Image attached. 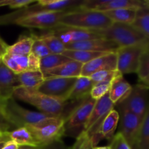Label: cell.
Here are the masks:
<instances>
[{
	"instance_id": "obj_1",
	"label": "cell",
	"mask_w": 149,
	"mask_h": 149,
	"mask_svg": "<svg viewBox=\"0 0 149 149\" xmlns=\"http://www.w3.org/2000/svg\"><path fill=\"white\" fill-rule=\"evenodd\" d=\"M113 22L103 13L80 8L68 11L59 21L60 26L94 32L105 30Z\"/></svg>"
},
{
	"instance_id": "obj_2",
	"label": "cell",
	"mask_w": 149,
	"mask_h": 149,
	"mask_svg": "<svg viewBox=\"0 0 149 149\" xmlns=\"http://www.w3.org/2000/svg\"><path fill=\"white\" fill-rule=\"evenodd\" d=\"M83 0H39L17 9L16 11L0 16V25L13 24L15 20L36 13L47 11H68L80 8Z\"/></svg>"
},
{
	"instance_id": "obj_3",
	"label": "cell",
	"mask_w": 149,
	"mask_h": 149,
	"mask_svg": "<svg viewBox=\"0 0 149 149\" xmlns=\"http://www.w3.org/2000/svg\"><path fill=\"white\" fill-rule=\"evenodd\" d=\"M14 99L23 101L39 109L42 113L54 117H63L66 102H63L39 93L36 89L19 87L13 93Z\"/></svg>"
},
{
	"instance_id": "obj_4",
	"label": "cell",
	"mask_w": 149,
	"mask_h": 149,
	"mask_svg": "<svg viewBox=\"0 0 149 149\" xmlns=\"http://www.w3.org/2000/svg\"><path fill=\"white\" fill-rule=\"evenodd\" d=\"M96 33L116 43L119 47L130 46L149 47V41L132 25L113 23L108 29Z\"/></svg>"
},
{
	"instance_id": "obj_5",
	"label": "cell",
	"mask_w": 149,
	"mask_h": 149,
	"mask_svg": "<svg viewBox=\"0 0 149 149\" xmlns=\"http://www.w3.org/2000/svg\"><path fill=\"white\" fill-rule=\"evenodd\" d=\"M4 112L17 128L40 125L54 118V116H49L40 111L28 110L17 104L13 97L7 100Z\"/></svg>"
},
{
	"instance_id": "obj_6",
	"label": "cell",
	"mask_w": 149,
	"mask_h": 149,
	"mask_svg": "<svg viewBox=\"0 0 149 149\" xmlns=\"http://www.w3.org/2000/svg\"><path fill=\"white\" fill-rule=\"evenodd\" d=\"M95 102V100L88 97L78 103L65 118V134L71 136L77 134V137L80 135L90 118Z\"/></svg>"
},
{
	"instance_id": "obj_7",
	"label": "cell",
	"mask_w": 149,
	"mask_h": 149,
	"mask_svg": "<svg viewBox=\"0 0 149 149\" xmlns=\"http://www.w3.org/2000/svg\"><path fill=\"white\" fill-rule=\"evenodd\" d=\"M65 118L54 117L40 125L26 126L40 147L47 143L61 139L65 135Z\"/></svg>"
},
{
	"instance_id": "obj_8",
	"label": "cell",
	"mask_w": 149,
	"mask_h": 149,
	"mask_svg": "<svg viewBox=\"0 0 149 149\" xmlns=\"http://www.w3.org/2000/svg\"><path fill=\"white\" fill-rule=\"evenodd\" d=\"M148 103L149 88L139 83L132 86L129 95L116 106L119 111H127L143 119Z\"/></svg>"
},
{
	"instance_id": "obj_9",
	"label": "cell",
	"mask_w": 149,
	"mask_h": 149,
	"mask_svg": "<svg viewBox=\"0 0 149 149\" xmlns=\"http://www.w3.org/2000/svg\"><path fill=\"white\" fill-rule=\"evenodd\" d=\"M78 77H52L45 81L36 89L39 93L63 102L68 101L70 94Z\"/></svg>"
},
{
	"instance_id": "obj_10",
	"label": "cell",
	"mask_w": 149,
	"mask_h": 149,
	"mask_svg": "<svg viewBox=\"0 0 149 149\" xmlns=\"http://www.w3.org/2000/svg\"><path fill=\"white\" fill-rule=\"evenodd\" d=\"M68 11H47L36 13L28 17L15 20L13 24L23 26L28 29H38L52 30L59 26L61 17Z\"/></svg>"
},
{
	"instance_id": "obj_11",
	"label": "cell",
	"mask_w": 149,
	"mask_h": 149,
	"mask_svg": "<svg viewBox=\"0 0 149 149\" xmlns=\"http://www.w3.org/2000/svg\"><path fill=\"white\" fill-rule=\"evenodd\" d=\"M148 4V1L142 0H83L80 9L103 13L123 8L139 10Z\"/></svg>"
},
{
	"instance_id": "obj_12",
	"label": "cell",
	"mask_w": 149,
	"mask_h": 149,
	"mask_svg": "<svg viewBox=\"0 0 149 149\" xmlns=\"http://www.w3.org/2000/svg\"><path fill=\"white\" fill-rule=\"evenodd\" d=\"M146 49L147 47L141 46L119 47L116 50L117 71L122 75L137 73L141 54Z\"/></svg>"
},
{
	"instance_id": "obj_13",
	"label": "cell",
	"mask_w": 149,
	"mask_h": 149,
	"mask_svg": "<svg viewBox=\"0 0 149 149\" xmlns=\"http://www.w3.org/2000/svg\"><path fill=\"white\" fill-rule=\"evenodd\" d=\"M114 106L115 105L109 97V93L96 100L90 118L81 132H84L92 138L97 132L105 117L113 110Z\"/></svg>"
},
{
	"instance_id": "obj_14",
	"label": "cell",
	"mask_w": 149,
	"mask_h": 149,
	"mask_svg": "<svg viewBox=\"0 0 149 149\" xmlns=\"http://www.w3.org/2000/svg\"><path fill=\"white\" fill-rule=\"evenodd\" d=\"M1 60L7 68L16 74L25 71L40 70V59L33 53L20 56L4 52L1 55Z\"/></svg>"
},
{
	"instance_id": "obj_15",
	"label": "cell",
	"mask_w": 149,
	"mask_h": 149,
	"mask_svg": "<svg viewBox=\"0 0 149 149\" xmlns=\"http://www.w3.org/2000/svg\"><path fill=\"white\" fill-rule=\"evenodd\" d=\"M119 131L132 149H134L143 119L127 111H120Z\"/></svg>"
},
{
	"instance_id": "obj_16",
	"label": "cell",
	"mask_w": 149,
	"mask_h": 149,
	"mask_svg": "<svg viewBox=\"0 0 149 149\" xmlns=\"http://www.w3.org/2000/svg\"><path fill=\"white\" fill-rule=\"evenodd\" d=\"M49 31L65 45L102 37L96 32L63 26H59Z\"/></svg>"
},
{
	"instance_id": "obj_17",
	"label": "cell",
	"mask_w": 149,
	"mask_h": 149,
	"mask_svg": "<svg viewBox=\"0 0 149 149\" xmlns=\"http://www.w3.org/2000/svg\"><path fill=\"white\" fill-rule=\"evenodd\" d=\"M116 70H117L116 52H108L87 63L83 64L80 77H90L93 74L99 71Z\"/></svg>"
},
{
	"instance_id": "obj_18",
	"label": "cell",
	"mask_w": 149,
	"mask_h": 149,
	"mask_svg": "<svg viewBox=\"0 0 149 149\" xmlns=\"http://www.w3.org/2000/svg\"><path fill=\"white\" fill-rule=\"evenodd\" d=\"M65 48H66V49H70V50L113 52H116V50L119 49V46L112 41L109 40L106 38L101 37L66 45Z\"/></svg>"
},
{
	"instance_id": "obj_19",
	"label": "cell",
	"mask_w": 149,
	"mask_h": 149,
	"mask_svg": "<svg viewBox=\"0 0 149 149\" xmlns=\"http://www.w3.org/2000/svg\"><path fill=\"white\" fill-rule=\"evenodd\" d=\"M20 87L17 74L7 68L0 61V97L4 100L12 98L13 93Z\"/></svg>"
},
{
	"instance_id": "obj_20",
	"label": "cell",
	"mask_w": 149,
	"mask_h": 149,
	"mask_svg": "<svg viewBox=\"0 0 149 149\" xmlns=\"http://www.w3.org/2000/svg\"><path fill=\"white\" fill-rule=\"evenodd\" d=\"M119 122V113L114 109L111 111L103 119L97 132L92 137L94 146H96L99 141L106 139L111 141L114 136V132Z\"/></svg>"
},
{
	"instance_id": "obj_21",
	"label": "cell",
	"mask_w": 149,
	"mask_h": 149,
	"mask_svg": "<svg viewBox=\"0 0 149 149\" xmlns=\"http://www.w3.org/2000/svg\"><path fill=\"white\" fill-rule=\"evenodd\" d=\"M83 64L74 61L60 65L52 69L43 71L45 79L52 77H63V78H71L79 77L81 76V68Z\"/></svg>"
},
{
	"instance_id": "obj_22",
	"label": "cell",
	"mask_w": 149,
	"mask_h": 149,
	"mask_svg": "<svg viewBox=\"0 0 149 149\" xmlns=\"http://www.w3.org/2000/svg\"><path fill=\"white\" fill-rule=\"evenodd\" d=\"M94 84L95 83L90 77H78L70 94L68 101L78 103L87 97H90V93Z\"/></svg>"
},
{
	"instance_id": "obj_23",
	"label": "cell",
	"mask_w": 149,
	"mask_h": 149,
	"mask_svg": "<svg viewBox=\"0 0 149 149\" xmlns=\"http://www.w3.org/2000/svg\"><path fill=\"white\" fill-rule=\"evenodd\" d=\"M132 86L125 79L123 75L119 76L112 81L109 95L111 100L115 106L120 103L129 95L132 90Z\"/></svg>"
},
{
	"instance_id": "obj_24",
	"label": "cell",
	"mask_w": 149,
	"mask_h": 149,
	"mask_svg": "<svg viewBox=\"0 0 149 149\" xmlns=\"http://www.w3.org/2000/svg\"><path fill=\"white\" fill-rule=\"evenodd\" d=\"M10 140L14 141L20 146L30 147V148H40L39 143L36 141L34 137L29 129L26 127L16 128L7 132Z\"/></svg>"
},
{
	"instance_id": "obj_25",
	"label": "cell",
	"mask_w": 149,
	"mask_h": 149,
	"mask_svg": "<svg viewBox=\"0 0 149 149\" xmlns=\"http://www.w3.org/2000/svg\"><path fill=\"white\" fill-rule=\"evenodd\" d=\"M34 42V35L23 36L12 45H7L5 49L6 53L13 55H28L31 53V48Z\"/></svg>"
},
{
	"instance_id": "obj_26",
	"label": "cell",
	"mask_w": 149,
	"mask_h": 149,
	"mask_svg": "<svg viewBox=\"0 0 149 149\" xmlns=\"http://www.w3.org/2000/svg\"><path fill=\"white\" fill-rule=\"evenodd\" d=\"M138 10L136 9L123 8L103 12V13L113 23L132 25L136 18Z\"/></svg>"
},
{
	"instance_id": "obj_27",
	"label": "cell",
	"mask_w": 149,
	"mask_h": 149,
	"mask_svg": "<svg viewBox=\"0 0 149 149\" xmlns=\"http://www.w3.org/2000/svg\"><path fill=\"white\" fill-rule=\"evenodd\" d=\"M20 87L28 89H36L44 81L45 77L40 70L29 71L17 74Z\"/></svg>"
},
{
	"instance_id": "obj_28",
	"label": "cell",
	"mask_w": 149,
	"mask_h": 149,
	"mask_svg": "<svg viewBox=\"0 0 149 149\" xmlns=\"http://www.w3.org/2000/svg\"><path fill=\"white\" fill-rule=\"evenodd\" d=\"M108 52H91V51L85 50H70V49H65L63 55L66 56L71 61H77L81 64H85L90 61H93V59Z\"/></svg>"
},
{
	"instance_id": "obj_29",
	"label": "cell",
	"mask_w": 149,
	"mask_h": 149,
	"mask_svg": "<svg viewBox=\"0 0 149 149\" xmlns=\"http://www.w3.org/2000/svg\"><path fill=\"white\" fill-rule=\"evenodd\" d=\"M134 149H149V103Z\"/></svg>"
},
{
	"instance_id": "obj_30",
	"label": "cell",
	"mask_w": 149,
	"mask_h": 149,
	"mask_svg": "<svg viewBox=\"0 0 149 149\" xmlns=\"http://www.w3.org/2000/svg\"><path fill=\"white\" fill-rule=\"evenodd\" d=\"M132 26L139 30L149 41V1L148 5L138 10Z\"/></svg>"
},
{
	"instance_id": "obj_31",
	"label": "cell",
	"mask_w": 149,
	"mask_h": 149,
	"mask_svg": "<svg viewBox=\"0 0 149 149\" xmlns=\"http://www.w3.org/2000/svg\"><path fill=\"white\" fill-rule=\"evenodd\" d=\"M38 37L46 45L51 54H63L66 49L65 45L51 31L39 35Z\"/></svg>"
},
{
	"instance_id": "obj_32",
	"label": "cell",
	"mask_w": 149,
	"mask_h": 149,
	"mask_svg": "<svg viewBox=\"0 0 149 149\" xmlns=\"http://www.w3.org/2000/svg\"><path fill=\"white\" fill-rule=\"evenodd\" d=\"M71 61L63 54H49L40 59V71H45Z\"/></svg>"
},
{
	"instance_id": "obj_33",
	"label": "cell",
	"mask_w": 149,
	"mask_h": 149,
	"mask_svg": "<svg viewBox=\"0 0 149 149\" xmlns=\"http://www.w3.org/2000/svg\"><path fill=\"white\" fill-rule=\"evenodd\" d=\"M137 74L141 84L145 85L149 82V48L141 54Z\"/></svg>"
},
{
	"instance_id": "obj_34",
	"label": "cell",
	"mask_w": 149,
	"mask_h": 149,
	"mask_svg": "<svg viewBox=\"0 0 149 149\" xmlns=\"http://www.w3.org/2000/svg\"><path fill=\"white\" fill-rule=\"evenodd\" d=\"M117 70L116 71H102L95 73L90 77L92 81L96 84L99 82H105V81H113L116 78L122 76Z\"/></svg>"
},
{
	"instance_id": "obj_35",
	"label": "cell",
	"mask_w": 149,
	"mask_h": 149,
	"mask_svg": "<svg viewBox=\"0 0 149 149\" xmlns=\"http://www.w3.org/2000/svg\"><path fill=\"white\" fill-rule=\"evenodd\" d=\"M112 81H105V82H99L94 84L90 93V97L94 100H97L106 94L109 93Z\"/></svg>"
},
{
	"instance_id": "obj_36",
	"label": "cell",
	"mask_w": 149,
	"mask_h": 149,
	"mask_svg": "<svg viewBox=\"0 0 149 149\" xmlns=\"http://www.w3.org/2000/svg\"><path fill=\"white\" fill-rule=\"evenodd\" d=\"M31 53L41 59L49 55L51 52H49L46 45L38 37V36L34 35V42L31 48Z\"/></svg>"
},
{
	"instance_id": "obj_37",
	"label": "cell",
	"mask_w": 149,
	"mask_h": 149,
	"mask_svg": "<svg viewBox=\"0 0 149 149\" xmlns=\"http://www.w3.org/2000/svg\"><path fill=\"white\" fill-rule=\"evenodd\" d=\"M36 1L35 0H0V7L8 6L13 9H20Z\"/></svg>"
},
{
	"instance_id": "obj_38",
	"label": "cell",
	"mask_w": 149,
	"mask_h": 149,
	"mask_svg": "<svg viewBox=\"0 0 149 149\" xmlns=\"http://www.w3.org/2000/svg\"><path fill=\"white\" fill-rule=\"evenodd\" d=\"M109 146L111 149H132L120 132L114 135L113 138L110 141Z\"/></svg>"
},
{
	"instance_id": "obj_39",
	"label": "cell",
	"mask_w": 149,
	"mask_h": 149,
	"mask_svg": "<svg viewBox=\"0 0 149 149\" xmlns=\"http://www.w3.org/2000/svg\"><path fill=\"white\" fill-rule=\"evenodd\" d=\"M16 127L10 120L4 111H0V132H10L16 129Z\"/></svg>"
},
{
	"instance_id": "obj_40",
	"label": "cell",
	"mask_w": 149,
	"mask_h": 149,
	"mask_svg": "<svg viewBox=\"0 0 149 149\" xmlns=\"http://www.w3.org/2000/svg\"><path fill=\"white\" fill-rule=\"evenodd\" d=\"M39 149H72V147L68 146L61 139H58L42 146Z\"/></svg>"
},
{
	"instance_id": "obj_41",
	"label": "cell",
	"mask_w": 149,
	"mask_h": 149,
	"mask_svg": "<svg viewBox=\"0 0 149 149\" xmlns=\"http://www.w3.org/2000/svg\"><path fill=\"white\" fill-rule=\"evenodd\" d=\"M34 148H30V147L20 146L18 144L15 143L14 141H10L7 143L4 147L2 149H33Z\"/></svg>"
},
{
	"instance_id": "obj_42",
	"label": "cell",
	"mask_w": 149,
	"mask_h": 149,
	"mask_svg": "<svg viewBox=\"0 0 149 149\" xmlns=\"http://www.w3.org/2000/svg\"><path fill=\"white\" fill-rule=\"evenodd\" d=\"M7 132H8L0 133V149H2L8 141H11Z\"/></svg>"
},
{
	"instance_id": "obj_43",
	"label": "cell",
	"mask_w": 149,
	"mask_h": 149,
	"mask_svg": "<svg viewBox=\"0 0 149 149\" xmlns=\"http://www.w3.org/2000/svg\"><path fill=\"white\" fill-rule=\"evenodd\" d=\"M6 102H7V100H3V99L0 97V111H4Z\"/></svg>"
},
{
	"instance_id": "obj_44",
	"label": "cell",
	"mask_w": 149,
	"mask_h": 149,
	"mask_svg": "<svg viewBox=\"0 0 149 149\" xmlns=\"http://www.w3.org/2000/svg\"><path fill=\"white\" fill-rule=\"evenodd\" d=\"M92 149H111L109 146H94Z\"/></svg>"
},
{
	"instance_id": "obj_45",
	"label": "cell",
	"mask_w": 149,
	"mask_h": 149,
	"mask_svg": "<svg viewBox=\"0 0 149 149\" xmlns=\"http://www.w3.org/2000/svg\"><path fill=\"white\" fill-rule=\"evenodd\" d=\"M143 85H144V84H143ZM145 86H146V87H148V88H149V82L148 83V84H145Z\"/></svg>"
},
{
	"instance_id": "obj_46",
	"label": "cell",
	"mask_w": 149,
	"mask_h": 149,
	"mask_svg": "<svg viewBox=\"0 0 149 149\" xmlns=\"http://www.w3.org/2000/svg\"><path fill=\"white\" fill-rule=\"evenodd\" d=\"M0 61H1V55H0Z\"/></svg>"
},
{
	"instance_id": "obj_47",
	"label": "cell",
	"mask_w": 149,
	"mask_h": 149,
	"mask_svg": "<svg viewBox=\"0 0 149 149\" xmlns=\"http://www.w3.org/2000/svg\"><path fill=\"white\" fill-rule=\"evenodd\" d=\"M33 149H39V148H33Z\"/></svg>"
},
{
	"instance_id": "obj_48",
	"label": "cell",
	"mask_w": 149,
	"mask_h": 149,
	"mask_svg": "<svg viewBox=\"0 0 149 149\" xmlns=\"http://www.w3.org/2000/svg\"><path fill=\"white\" fill-rule=\"evenodd\" d=\"M0 133H1V132H0Z\"/></svg>"
},
{
	"instance_id": "obj_49",
	"label": "cell",
	"mask_w": 149,
	"mask_h": 149,
	"mask_svg": "<svg viewBox=\"0 0 149 149\" xmlns=\"http://www.w3.org/2000/svg\"></svg>"
}]
</instances>
